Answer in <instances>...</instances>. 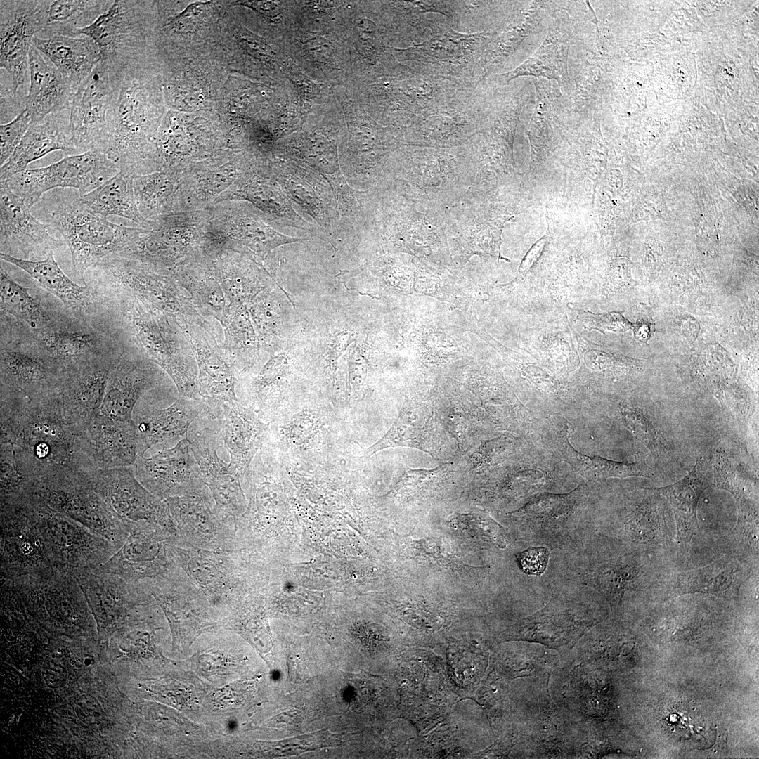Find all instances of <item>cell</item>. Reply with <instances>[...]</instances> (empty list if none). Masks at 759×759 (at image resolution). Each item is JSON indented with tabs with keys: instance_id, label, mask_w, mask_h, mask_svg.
Masks as SVG:
<instances>
[{
	"instance_id": "cell-36",
	"label": "cell",
	"mask_w": 759,
	"mask_h": 759,
	"mask_svg": "<svg viewBox=\"0 0 759 759\" xmlns=\"http://www.w3.org/2000/svg\"><path fill=\"white\" fill-rule=\"evenodd\" d=\"M711 482L709 464L699 458L690 473L680 481L665 487L645 488L661 494L670 504L679 543L683 547L689 546L694 536L699 531L696 516L698 502Z\"/></svg>"
},
{
	"instance_id": "cell-29",
	"label": "cell",
	"mask_w": 759,
	"mask_h": 759,
	"mask_svg": "<svg viewBox=\"0 0 759 759\" xmlns=\"http://www.w3.org/2000/svg\"><path fill=\"white\" fill-rule=\"evenodd\" d=\"M69 123L70 109H66L31 124L14 153L1 166L0 181L27 169L30 163L53 151L61 150L65 156L81 154L72 141Z\"/></svg>"
},
{
	"instance_id": "cell-26",
	"label": "cell",
	"mask_w": 759,
	"mask_h": 759,
	"mask_svg": "<svg viewBox=\"0 0 759 759\" xmlns=\"http://www.w3.org/2000/svg\"><path fill=\"white\" fill-rule=\"evenodd\" d=\"M1 253L28 259L32 254H45L56 246L57 241L48 227L37 220L24 201L16 195L5 181H0Z\"/></svg>"
},
{
	"instance_id": "cell-3",
	"label": "cell",
	"mask_w": 759,
	"mask_h": 759,
	"mask_svg": "<svg viewBox=\"0 0 759 759\" xmlns=\"http://www.w3.org/2000/svg\"><path fill=\"white\" fill-rule=\"evenodd\" d=\"M56 195L45 224L61 235L82 279L89 268L126 250L146 228L109 221L91 211L77 190L61 189Z\"/></svg>"
},
{
	"instance_id": "cell-12",
	"label": "cell",
	"mask_w": 759,
	"mask_h": 759,
	"mask_svg": "<svg viewBox=\"0 0 759 759\" xmlns=\"http://www.w3.org/2000/svg\"><path fill=\"white\" fill-rule=\"evenodd\" d=\"M35 495L51 509L105 537L116 549L124 541L127 534L124 524L91 487L86 476L44 479Z\"/></svg>"
},
{
	"instance_id": "cell-7",
	"label": "cell",
	"mask_w": 759,
	"mask_h": 759,
	"mask_svg": "<svg viewBox=\"0 0 759 759\" xmlns=\"http://www.w3.org/2000/svg\"><path fill=\"white\" fill-rule=\"evenodd\" d=\"M430 27L427 40L398 51L402 60L409 63L415 74L469 83L479 70H483L484 53L491 34H463L447 25Z\"/></svg>"
},
{
	"instance_id": "cell-9",
	"label": "cell",
	"mask_w": 759,
	"mask_h": 759,
	"mask_svg": "<svg viewBox=\"0 0 759 759\" xmlns=\"http://www.w3.org/2000/svg\"><path fill=\"white\" fill-rule=\"evenodd\" d=\"M1 580L56 568L34 498L1 503Z\"/></svg>"
},
{
	"instance_id": "cell-49",
	"label": "cell",
	"mask_w": 759,
	"mask_h": 759,
	"mask_svg": "<svg viewBox=\"0 0 759 759\" xmlns=\"http://www.w3.org/2000/svg\"><path fill=\"white\" fill-rule=\"evenodd\" d=\"M538 706V713L530 723L531 743L540 755H564L571 744L564 716L550 699Z\"/></svg>"
},
{
	"instance_id": "cell-10",
	"label": "cell",
	"mask_w": 759,
	"mask_h": 759,
	"mask_svg": "<svg viewBox=\"0 0 759 759\" xmlns=\"http://www.w3.org/2000/svg\"><path fill=\"white\" fill-rule=\"evenodd\" d=\"M119 171L106 154L90 150L65 156L46 167L27 169L4 181L31 209L48 190L72 188L84 195Z\"/></svg>"
},
{
	"instance_id": "cell-40",
	"label": "cell",
	"mask_w": 759,
	"mask_h": 759,
	"mask_svg": "<svg viewBox=\"0 0 759 759\" xmlns=\"http://www.w3.org/2000/svg\"><path fill=\"white\" fill-rule=\"evenodd\" d=\"M263 164L271 172L288 197L323 226H328L332 218L331 196L325 183L312 171H297L284 165L266 161Z\"/></svg>"
},
{
	"instance_id": "cell-15",
	"label": "cell",
	"mask_w": 759,
	"mask_h": 759,
	"mask_svg": "<svg viewBox=\"0 0 759 759\" xmlns=\"http://www.w3.org/2000/svg\"><path fill=\"white\" fill-rule=\"evenodd\" d=\"M119 85L100 60L77 88L70 107L69 129L80 153L98 150L106 154L108 119Z\"/></svg>"
},
{
	"instance_id": "cell-51",
	"label": "cell",
	"mask_w": 759,
	"mask_h": 759,
	"mask_svg": "<svg viewBox=\"0 0 759 759\" xmlns=\"http://www.w3.org/2000/svg\"><path fill=\"white\" fill-rule=\"evenodd\" d=\"M0 294L1 310L32 327H42L50 322L48 313L37 299L30 294L29 289L15 282L2 266Z\"/></svg>"
},
{
	"instance_id": "cell-17",
	"label": "cell",
	"mask_w": 759,
	"mask_h": 759,
	"mask_svg": "<svg viewBox=\"0 0 759 759\" xmlns=\"http://www.w3.org/2000/svg\"><path fill=\"white\" fill-rule=\"evenodd\" d=\"M44 25V0H1L0 67L11 77L15 98L29 79V51Z\"/></svg>"
},
{
	"instance_id": "cell-8",
	"label": "cell",
	"mask_w": 759,
	"mask_h": 759,
	"mask_svg": "<svg viewBox=\"0 0 759 759\" xmlns=\"http://www.w3.org/2000/svg\"><path fill=\"white\" fill-rule=\"evenodd\" d=\"M96 266L102 268L120 290L175 316L183 328L195 324L214 330L211 322L197 312L189 295L176 283L171 273L158 271L121 254L115 255Z\"/></svg>"
},
{
	"instance_id": "cell-6",
	"label": "cell",
	"mask_w": 759,
	"mask_h": 759,
	"mask_svg": "<svg viewBox=\"0 0 759 759\" xmlns=\"http://www.w3.org/2000/svg\"><path fill=\"white\" fill-rule=\"evenodd\" d=\"M202 249L210 258L224 251L240 253L260 266L278 247L304 240L279 233L262 214L244 201H223L205 209Z\"/></svg>"
},
{
	"instance_id": "cell-46",
	"label": "cell",
	"mask_w": 759,
	"mask_h": 759,
	"mask_svg": "<svg viewBox=\"0 0 759 759\" xmlns=\"http://www.w3.org/2000/svg\"><path fill=\"white\" fill-rule=\"evenodd\" d=\"M41 477L25 453L1 442V503L26 502L37 493Z\"/></svg>"
},
{
	"instance_id": "cell-25",
	"label": "cell",
	"mask_w": 759,
	"mask_h": 759,
	"mask_svg": "<svg viewBox=\"0 0 759 759\" xmlns=\"http://www.w3.org/2000/svg\"><path fill=\"white\" fill-rule=\"evenodd\" d=\"M86 480L122 522L167 519L165 505L138 481L131 467L98 469Z\"/></svg>"
},
{
	"instance_id": "cell-27",
	"label": "cell",
	"mask_w": 759,
	"mask_h": 759,
	"mask_svg": "<svg viewBox=\"0 0 759 759\" xmlns=\"http://www.w3.org/2000/svg\"><path fill=\"white\" fill-rule=\"evenodd\" d=\"M223 201L247 202L260 212L267 222L306 228V222L293 209L278 181L264 165L258 162H252L215 203Z\"/></svg>"
},
{
	"instance_id": "cell-20",
	"label": "cell",
	"mask_w": 759,
	"mask_h": 759,
	"mask_svg": "<svg viewBox=\"0 0 759 759\" xmlns=\"http://www.w3.org/2000/svg\"><path fill=\"white\" fill-rule=\"evenodd\" d=\"M174 396L168 392L152 393L136 405L133 420L136 426L139 455L153 446L177 436L185 438L200 414L206 408L200 398Z\"/></svg>"
},
{
	"instance_id": "cell-1",
	"label": "cell",
	"mask_w": 759,
	"mask_h": 759,
	"mask_svg": "<svg viewBox=\"0 0 759 759\" xmlns=\"http://www.w3.org/2000/svg\"><path fill=\"white\" fill-rule=\"evenodd\" d=\"M1 442L21 449L41 480L86 476L98 469L89 442L56 394L1 402Z\"/></svg>"
},
{
	"instance_id": "cell-30",
	"label": "cell",
	"mask_w": 759,
	"mask_h": 759,
	"mask_svg": "<svg viewBox=\"0 0 759 759\" xmlns=\"http://www.w3.org/2000/svg\"><path fill=\"white\" fill-rule=\"evenodd\" d=\"M112 365L79 368L63 379L56 393L65 411L87 440L90 430L101 417L100 408Z\"/></svg>"
},
{
	"instance_id": "cell-54",
	"label": "cell",
	"mask_w": 759,
	"mask_h": 759,
	"mask_svg": "<svg viewBox=\"0 0 759 759\" xmlns=\"http://www.w3.org/2000/svg\"><path fill=\"white\" fill-rule=\"evenodd\" d=\"M738 502L739 517L734 531L748 545L753 547L758 552V508L748 500H738Z\"/></svg>"
},
{
	"instance_id": "cell-50",
	"label": "cell",
	"mask_w": 759,
	"mask_h": 759,
	"mask_svg": "<svg viewBox=\"0 0 759 759\" xmlns=\"http://www.w3.org/2000/svg\"><path fill=\"white\" fill-rule=\"evenodd\" d=\"M570 435V429L566 424L562 433L561 441L564 455L567 460L585 476L592 479L633 476L647 478L653 476L652 471L643 461L629 463L583 455L571 446L569 441Z\"/></svg>"
},
{
	"instance_id": "cell-52",
	"label": "cell",
	"mask_w": 759,
	"mask_h": 759,
	"mask_svg": "<svg viewBox=\"0 0 759 759\" xmlns=\"http://www.w3.org/2000/svg\"><path fill=\"white\" fill-rule=\"evenodd\" d=\"M47 351L54 356L73 358L86 351L92 346L89 336L82 332L59 331L44 339Z\"/></svg>"
},
{
	"instance_id": "cell-38",
	"label": "cell",
	"mask_w": 759,
	"mask_h": 759,
	"mask_svg": "<svg viewBox=\"0 0 759 759\" xmlns=\"http://www.w3.org/2000/svg\"><path fill=\"white\" fill-rule=\"evenodd\" d=\"M750 568L734 558H722L698 569L678 574L673 585L676 596L701 593L727 599L739 595Z\"/></svg>"
},
{
	"instance_id": "cell-32",
	"label": "cell",
	"mask_w": 759,
	"mask_h": 759,
	"mask_svg": "<svg viewBox=\"0 0 759 759\" xmlns=\"http://www.w3.org/2000/svg\"><path fill=\"white\" fill-rule=\"evenodd\" d=\"M76 92L60 72L32 45L29 51V86L25 110L31 124L70 109Z\"/></svg>"
},
{
	"instance_id": "cell-22",
	"label": "cell",
	"mask_w": 759,
	"mask_h": 759,
	"mask_svg": "<svg viewBox=\"0 0 759 759\" xmlns=\"http://www.w3.org/2000/svg\"><path fill=\"white\" fill-rule=\"evenodd\" d=\"M131 469L138 481L160 499L183 495L205 484L187 437L174 447H162L150 456L139 455Z\"/></svg>"
},
{
	"instance_id": "cell-41",
	"label": "cell",
	"mask_w": 759,
	"mask_h": 759,
	"mask_svg": "<svg viewBox=\"0 0 759 759\" xmlns=\"http://www.w3.org/2000/svg\"><path fill=\"white\" fill-rule=\"evenodd\" d=\"M112 0H45V20L35 37H79L80 29L89 27L112 4ZM81 36V35H80Z\"/></svg>"
},
{
	"instance_id": "cell-13",
	"label": "cell",
	"mask_w": 759,
	"mask_h": 759,
	"mask_svg": "<svg viewBox=\"0 0 759 759\" xmlns=\"http://www.w3.org/2000/svg\"><path fill=\"white\" fill-rule=\"evenodd\" d=\"M229 146L220 118L172 117L168 113L157 138V171L182 172Z\"/></svg>"
},
{
	"instance_id": "cell-31",
	"label": "cell",
	"mask_w": 759,
	"mask_h": 759,
	"mask_svg": "<svg viewBox=\"0 0 759 759\" xmlns=\"http://www.w3.org/2000/svg\"><path fill=\"white\" fill-rule=\"evenodd\" d=\"M171 274L176 283L188 292L193 306L201 316L213 318L222 324L231 315L213 261L202 249L179 264Z\"/></svg>"
},
{
	"instance_id": "cell-11",
	"label": "cell",
	"mask_w": 759,
	"mask_h": 759,
	"mask_svg": "<svg viewBox=\"0 0 759 759\" xmlns=\"http://www.w3.org/2000/svg\"><path fill=\"white\" fill-rule=\"evenodd\" d=\"M206 210L179 211L148 221L150 225L126 250L119 254L171 273L182 261L202 249Z\"/></svg>"
},
{
	"instance_id": "cell-2",
	"label": "cell",
	"mask_w": 759,
	"mask_h": 759,
	"mask_svg": "<svg viewBox=\"0 0 759 759\" xmlns=\"http://www.w3.org/2000/svg\"><path fill=\"white\" fill-rule=\"evenodd\" d=\"M162 74L150 68L126 72L108 119L106 155L134 176L157 171V138L164 116Z\"/></svg>"
},
{
	"instance_id": "cell-37",
	"label": "cell",
	"mask_w": 759,
	"mask_h": 759,
	"mask_svg": "<svg viewBox=\"0 0 759 759\" xmlns=\"http://www.w3.org/2000/svg\"><path fill=\"white\" fill-rule=\"evenodd\" d=\"M212 259L231 314L240 306L253 301L268 285L269 277L272 278L264 266L234 251H224Z\"/></svg>"
},
{
	"instance_id": "cell-4",
	"label": "cell",
	"mask_w": 759,
	"mask_h": 759,
	"mask_svg": "<svg viewBox=\"0 0 759 759\" xmlns=\"http://www.w3.org/2000/svg\"><path fill=\"white\" fill-rule=\"evenodd\" d=\"M156 5L154 1L115 0L79 35L91 38L110 74L121 82L129 70L152 65L155 57Z\"/></svg>"
},
{
	"instance_id": "cell-43",
	"label": "cell",
	"mask_w": 759,
	"mask_h": 759,
	"mask_svg": "<svg viewBox=\"0 0 759 759\" xmlns=\"http://www.w3.org/2000/svg\"><path fill=\"white\" fill-rule=\"evenodd\" d=\"M134 178V175L119 171L93 190L82 195V200L91 211L103 218L115 215L147 228L150 223L141 216L136 204Z\"/></svg>"
},
{
	"instance_id": "cell-16",
	"label": "cell",
	"mask_w": 759,
	"mask_h": 759,
	"mask_svg": "<svg viewBox=\"0 0 759 759\" xmlns=\"http://www.w3.org/2000/svg\"><path fill=\"white\" fill-rule=\"evenodd\" d=\"M10 580L21 599L47 622L74 627L88 622L86 599L70 573L53 568Z\"/></svg>"
},
{
	"instance_id": "cell-48",
	"label": "cell",
	"mask_w": 759,
	"mask_h": 759,
	"mask_svg": "<svg viewBox=\"0 0 759 759\" xmlns=\"http://www.w3.org/2000/svg\"><path fill=\"white\" fill-rule=\"evenodd\" d=\"M223 339L221 344L226 356L238 375L254 367L259 348L249 320L247 304L237 308L221 324Z\"/></svg>"
},
{
	"instance_id": "cell-53",
	"label": "cell",
	"mask_w": 759,
	"mask_h": 759,
	"mask_svg": "<svg viewBox=\"0 0 759 759\" xmlns=\"http://www.w3.org/2000/svg\"><path fill=\"white\" fill-rule=\"evenodd\" d=\"M31 125V119L25 110L11 122L0 125V164L2 166L12 155Z\"/></svg>"
},
{
	"instance_id": "cell-47",
	"label": "cell",
	"mask_w": 759,
	"mask_h": 759,
	"mask_svg": "<svg viewBox=\"0 0 759 759\" xmlns=\"http://www.w3.org/2000/svg\"><path fill=\"white\" fill-rule=\"evenodd\" d=\"M1 373L4 380L17 391L12 397L1 401L27 400L39 397L36 388L51 379L46 363L31 353L9 351L1 357Z\"/></svg>"
},
{
	"instance_id": "cell-24",
	"label": "cell",
	"mask_w": 759,
	"mask_h": 759,
	"mask_svg": "<svg viewBox=\"0 0 759 759\" xmlns=\"http://www.w3.org/2000/svg\"><path fill=\"white\" fill-rule=\"evenodd\" d=\"M197 362L199 396L212 411L226 403L239 401L236 395L238 373L226 356L216 332L189 324L183 328Z\"/></svg>"
},
{
	"instance_id": "cell-19",
	"label": "cell",
	"mask_w": 759,
	"mask_h": 759,
	"mask_svg": "<svg viewBox=\"0 0 759 759\" xmlns=\"http://www.w3.org/2000/svg\"><path fill=\"white\" fill-rule=\"evenodd\" d=\"M597 623L586 605L553 596L543 609L512 627L509 635L565 651Z\"/></svg>"
},
{
	"instance_id": "cell-58",
	"label": "cell",
	"mask_w": 759,
	"mask_h": 759,
	"mask_svg": "<svg viewBox=\"0 0 759 759\" xmlns=\"http://www.w3.org/2000/svg\"><path fill=\"white\" fill-rule=\"evenodd\" d=\"M635 337L640 342H646L649 339L651 332L650 323L642 320L633 323L632 328Z\"/></svg>"
},
{
	"instance_id": "cell-28",
	"label": "cell",
	"mask_w": 759,
	"mask_h": 759,
	"mask_svg": "<svg viewBox=\"0 0 759 759\" xmlns=\"http://www.w3.org/2000/svg\"><path fill=\"white\" fill-rule=\"evenodd\" d=\"M205 412L216 422L223 446L228 450L230 462L242 476L266 436L267 425L252 408L239 401L226 403L221 408Z\"/></svg>"
},
{
	"instance_id": "cell-33",
	"label": "cell",
	"mask_w": 759,
	"mask_h": 759,
	"mask_svg": "<svg viewBox=\"0 0 759 759\" xmlns=\"http://www.w3.org/2000/svg\"><path fill=\"white\" fill-rule=\"evenodd\" d=\"M578 490L564 495L542 494L518 511L528 537L549 544L562 543L573 532Z\"/></svg>"
},
{
	"instance_id": "cell-21",
	"label": "cell",
	"mask_w": 759,
	"mask_h": 759,
	"mask_svg": "<svg viewBox=\"0 0 759 759\" xmlns=\"http://www.w3.org/2000/svg\"><path fill=\"white\" fill-rule=\"evenodd\" d=\"M252 163V157L242 149L227 148L182 171V211H202L214 204Z\"/></svg>"
},
{
	"instance_id": "cell-14",
	"label": "cell",
	"mask_w": 759,
	"mask_h": 759,
	"mask_svg": "<svg viewBox=\"0 0 759 759\" xmlns=\"http://www.w3.org/2000/svg\"><path fill=\"white\" fill-rule=\"evenodd\" d=\"M34 503L56 568L74 575L100 566L116 551L107 538L51 509L37 496Z\"/></svg>"
},
{
	"instance_id": "cell-39",
	"label": "cell",
	"mask_w": 759,
	"mask_h": 759,
	"mask_svg": "<svg viewBox=\"0 0 759 759\" xmlns=\"http://www.w3.org/2000/svg\"><path fill=\"white\" fill-rule=\"evenodd\" d=\"M88 440L97 469L131 467L139 456L135 424L100 417Z\"/></svg>"
},
{
	"instance_id": "cell-23",
	"label": "cell",
	"mask_w": 759,
	"mask_h": 759,
	"mask_svg": "<svg viewBox=\"0 0 759 759\" xmlns=\"http://www.w3.org/2000/svg\"><path fill=\"white\" fill-rule=\"evenodd\" d=\"M186 437L202 479L211 488L218 509L228 512L236 510L240 502L239 479L242 476L218 454L223 444L214 420L203 410L190 425Z\"/></svg>"
},
{
	"instance_id": "cell-55",
	"label": "cell",
	"mask_w": 759,
	"mask_h": 759,
	"mask_svg": "<svg viewBox=\"0 0 759 759\" xmlns=\"http://www.w3.org/2000/svg\"><path fill=\"white\" fill-rule=\"evenodd\" d=\"M580 317L585 328L588 330H597L602 332L606 330L625 332L632 329L633 325V323L617 312L595 314L586 311L581 313Z\"/></svg>"
},
{
	"instance_id": "cell-34",
	"label": "cell",
	"mask_w": 759,
	"mask_h": 759,
	"mask_svg": "<svg viewBox=\"0 0 759 759\" xmlns=\"http://www.w3.org/2000/svg\"><path fill=\"white\" fill-rule=\"evenodd\" d=\"M77 580L102 630H111L122 619L136 587L119 576L95 568L72 575Z\"/></svg>"
},
{
	"instance_id": "cell-44",
	"label": "cell",
	"mask_w": 759,
	"mask_h": 759,
	"mask_svg": "<svg viewBox=\"0 0 759 759\" xmlns=\"http://www.w3.org/2000/svg\"><path fill=\"white\" fill-rule=\"evenodd\" d=\"M1 260L28 273L41 287L57 297L65 306L81 308L90 301L89 290L73 282L62 271L50 251L42 260L33 261L0 253Z\"/></svg>"
},
{
	"instance_id": "cell-5",
	"label": "cell",
	"mask_w": 759,
	"mask_h": 759,
	"mask_svg": "<svg viewBox=\"0 0 759 759\" xmlns=\"http://www.w3.org/2000/svg\"><path fill=\"white\" fill-rule=\"evenodd\" d=\"M124 292L128 328L141 351L170 377L180 396L200 398L197 362L177 318Z\"/></svg>"
},
{
	"instance_id": "cell-35",
	"label": "cell",
	"mask_w": 759,
	"mask_h": 759,
	"mask_svg": "<svg viewBox=\"0 0 759 759\" xmlns=\"http://www.w3.org/2000/svg\"><path fill=\"white\" fill-rule=\"evenodd\" d=\"M32 45L60 72L77 91L100 59V49L89 37H34Z\"/></svg>"
},
{
	"instance_id": "cell-18",
	"label": "cell",
	"mask_w": 759,
	"mask_h": 759,
	"mask_svg": "<svg viewBox=\"0 0 759 759\" xmlns=\"http://www.w3.org/2000/svg\"><path fill=\"white\" fill-rule=\"evenodd\" d=\"M170 377L144 354L113 363L100 408L107 420L134 424L133 411L138 402L150 394L176 391Z\"/></svg>"
},
{
	"instance_id": "cell-56",
	"label": "cell",
	"mask_w": 759,
	"mask_h": 759,
	"mask_svg": "<svg viewBox=\"0 0 759 759\" xmlns=\"http://www.w3.org/2000/svg\"><path fill=\"white\" fill-rule=\"evenodd\" d=\"M550 552L546 547H531L517 554V559L522 571L528 575L539 576L546 569Z\"/></svg>"
},
{
	"instance_id": "cell-57",
	"label": "cell",
	"mask_w": 759,
	"mask_h": 759,
	"mask_svg": "<svg viewBox=\"0 0 759 759\" xmlns=\"http://www.w3.org/2000/svg\"><path fill=\"white\" fill-rule=\"evenodd\" d=\"M628 428L647 445H654L656 432L649 418L638 410L625 408L621 410Z\"/></svg>"
},
{
	"instance_id": "cell-45",
	"label": "cell",
	"mask_w": 759,
	"mask_h": 759,
	"mask_svg": "<svg viewBox=\"0 0 759 759\" xmlns=\"http://www.w3.org/2000/svg\"><path fill=\"white\" fill-rule=\"evenodd\" d=\"M642 573V566L634 554L610 559L587 572L583 581L595 588L609 603L614 612L622 609L625 593Z\"/></svg>"
},
{
	"instance_id": "cell-42",
	"label": "cell",
	"mask_w": 759,
	"mask_h": 759,
	"mask_svg": "<svg viewBox=\"0 0 759 759\" xmlns=\"http://www.w3.org/2000/svg\"><path fill=\"white\" fill-rule=\"evenodd\" d=\"M134 190L139 212L147 221L182 211L181 172L160 171L134 176Z\"/></svg>"
}]
</instances>
